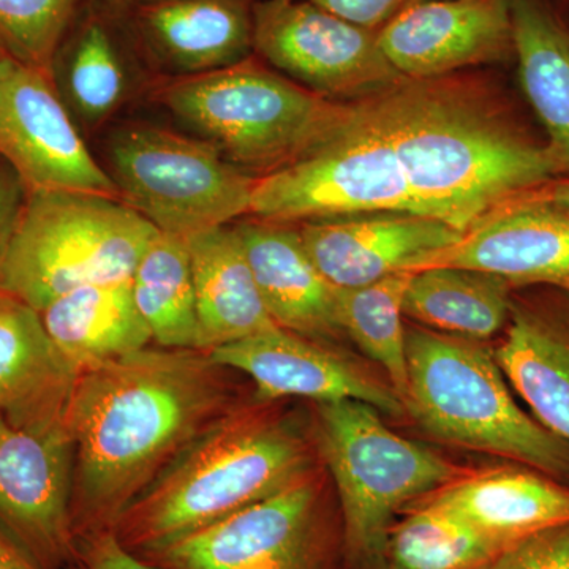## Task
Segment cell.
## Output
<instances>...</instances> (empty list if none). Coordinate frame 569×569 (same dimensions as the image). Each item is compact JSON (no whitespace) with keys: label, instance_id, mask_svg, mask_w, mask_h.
Masks as SVG:
<instances>
[{"label":"cell","instance_id":"obj_1","mask_svg":"<svg viewBox=\"0 0 569 569\" xmlns=\"http://www.w3.org/2000/svg\"><path fill=\"white\" fill-rule=\"evenodd\" d=\"M208 351L142 348L80 370L67 408L77 539L112 530L134 498L236 403Z\"/></svg>","mask_w":569,"mask_h":569},{"label":"cell","instance_id":"obj_2","mask_svg":"<svg viewBox=\"0 0 569 569\" xmlns=\"http://www.w3.org/2000/svg\"><path fill=\"white\" fill-rule=\"evenodd\" d=\"M391 146L425 216L466 233L516 194L559 178L545 141L481 88L402 78L359 99Z\"/></svg>","mask_w":569,"mask_h":569},{"label":"cell","instance_id":"obj_3","mask_svg":"<svg viewBox=\"0 0 569 569\" xmlns=\"http://www.w3.org/2000/svg\"><path fill=\"white\" fill-rule=\"evenodd\" d=\"M258 402L228 410L134 498L112 529L127 549L148 556L317 473L302 433Z\"/></svg>","mask_w":569,"mask_h":569},{"label":"cell","instance_id":"obj_4","mask_svg":"<svg viewBox=\"0 0 569 569\" xmlns=\"http://www.w3.org/2000/svg\"><path fill=\"white\" fill-rule=\"evenodd\" d=\"M403 407L438 440L535 468L569 486V443L516 402L481 340L407 329Z\"/></svg>","mask_w":569,"mask_h":569},{"label":"cell","instance_id":"obj_5","mask_svg":"<svg viewBox=\"0 0 569 569\" xmlns=\"http://www.w3.org/2000/svg\"><path fill=\"white\" fill-rule=\"evenodd\" d=\"M156 102L254 178L320 144L350 103L326 99L249 58L163 82Z\"/></svg>","mask_w":569,"mask_h":569},{"label":"cell","instance_id":"obj_6","mask_svg":"<svg viewBox=\"0 0 569 569\" xmlns=\"http://www.w3.org/2000/svg\"><path fill=\"white\" fill-rule=\"evenodd\" d=\"M159 231L121 198L31 192L0 257V291L40 313L78 288L130 280Z\"/></svg>","mask_w":569,"mask_h":569},{"label":"cell","instance_id":"obj_7","mask_svg":"<svg viewBox=\"0 0 569 569\" xmlns=\"http://www.w3.org/2000/svg\"><path fill=\"white\" fill-rule=\"evenodd\" d=\"M317 447L335 479L348 549L383 556L400 508L451 485L463 471L392 432L380 411L358 400L318 403Z\"/></svg>","mask_w":569,"mask_h":569},{"label":"cell","instance_id":"obj_8","mask_svg":"<svg viewBox=\"0 0 569 569\" xmlns=\"http://www.w3.org/2000/svg\"><path fill=\"white\" fill-rule=\"evenodd\" d=\"M104 157L121 200L163 233L189 238L250 213L257 178L203 138L126 123L108 138Z\"/></svg>","mask_w":569,"mask_h":569},{"label":"cell","instance_id":"obj_9","mask_svg":"<svg viewBox=\"0 0 569 569\" xmlns=\"http://www.w3.org/2000/svg\"><path fill=\"white\" fill-rule=\"evenodd\" d=\"M422 213L399 159L359 100L339 126L298 160L260 176L250 213L298 224L355 213Z\"/></svg>","mask_w":569,"mask_h":569},{"label":"cell","instance_id":"obj_10","mask_svg":"<svg viewBox=\"0 0 569 569\" xmlns=\"http://www.w3.org/2000/svg\"><path fill=\"white\" fill-rule=\"evenodd\" d=\"M253 50L287 78L337 102H355L402 80L378 31L307 0H261L252 11Z\"/></svg>","mask_w":569,"mask_h":569},{"label":"cell","instance_id":"obj_11","mask_svg":"<svg viewBox=\"0 0 569 569\" xmlns=\"http://www.w3.org/2000/svg\"><path fill=\"white\" fill-rule=\"evenodd\" d=\"M329 549L316 473L142 559L171 569H329Z\"/></svg>","mask_w":569,"mask_h":569},{"label":"cell","instance_id":"obj_12","mask_svg":"<svg viewBox=\"0 0 569 569\" xmlns=\"http://www.w3.org/2000/svg\"><path fill=\"white\" fill-rule=\"evenodd\" d=\"M50 74L10 56L0 58V157L29 193L69 190L121 198L82 141Z\"/></svg>","mask_w":569,"mask_h":569},{"label":"cell","instance_id":"obj_13","mask_svg":"<svg viewBox=\"0 0 569 569\" xmlns=\"http://www.w3.org/2000/svg\"><path fill=\"white\" fill-rule=\"evenodd\" d=\"M73 443L69 430L40 432L0 415V522L44 569L71 567Z\"/></svg>","mask_w":569,"mask_h":569},{"label":"cell","instance_id":"obj_14","mask_svg":"<svg viewBox=\"0 0 569 569\" xmlns=\"http://www.w3.org/2000/svg\"><path fill=\"white\" fill-rule=\"evenodd\" d=\"M381 50L402 77H448L515 58L509 0L407 3L378 29Z\"/></svg>","mask_w":569,"mask_h":569},{"label":"cell","instance_id":"obj_15","mask_svg":"<svg viewBox=\"0 0 569 569\" xmlns=\"http://www.w3.org/2000/svg\"><path fill=\"white\" fill-rule=\"evenodd\" d=\"M299 238L332 287L356 288L397 272L419 271L462 239L425 213L380 211L298 223Z\"/></svg>","mask_w":569,"mask_h":569},{"label":"cell","instance_id":"obj_16","mask_svg":"<svg viewBox=\"0 0 569 569\" xmlns=\"http://www.w3.org/2000/svg\"><path fill=\"white\" fill-rule=\"evenodd\" d=\"M432 266L488 272L516 290L539 284L569 288V212L535 187L485 213L458 244L421 269Z\"/></svg>","mask_w":569,"mask_h":569},{"label":"cell","instance_id":"obj_17","mask_svg":"<svg viewBox=\"0 0 569 569\" xmlns=\"http://www.w3.org/2000/svg\"><path fill=\"white\" fill-rule=\"evenodd\" d=\"M217 365L242 372L253 381L257 399L276 402L302 397L317 403L358 400L381 413L406 411L391 385L378 381L362 367L317 340L277 328L209 351Z\"/></svg>","mask_w":569,"mask_h":569},{"label":"cell","instance_id":"obj_18","mask_svg":"<svg viewBox=\"0 0 569 569\" xmlns=\"http://www.w3.org/2000/svg\"><path fill=\"white\" fill-rule=\"evenodd\" d=\"M527 288L493 356L533 418L569 443V288Z\"/></svg>","mask_w":569,"mask_h":569},{"label":"cell","instance_id":"obj_19","mask_svg":"<svg viewBox=\"0 0 569 569\" xmlns=\"http://www.w3.org/2000/svg\"><path fill=\"white\" fill-rule=\"evenodd\" d=\"M421 501L451 512L503 549L569 523V486L520 463L463 473Z\"/></svg>","mask_w":569,"mask_h":569},{"label":"cell","instance_id":"obj_20","mask_svg":"<svg viewBox=\"0 0 569 569\" xmlns=\"http://www.w3.org/2000/svg\"><path fill=\"white\" fill-rule=\"evenodd\" d=\"M77 376L40 313L0 291V415L24 429H67Z\"/></svg>","mask_w":569,"mask_h":569},{"label":"cell","instance_id":"obj_21","mask_svg":"<svg viewBox=\"0 0 569 569\" xmlns=\"http://www.w3.org/2000/svg\"><path fill=\"white\" fill-rule=\"evenodd\" d=\"M233 224L274 323L307 339L340 335L336 287L313 264L298 228L258 217Z\"/></svg>","mask_w":569,"mask_h":569},{"label":"cell","instance_id":"obj_22","mask_svg":"<svg viewBox=\"0 0 569 569\" xmlns=\"http://www.w3.org/2000/svg\"><path fill=\"white\" fill-rule=\"evenodd\" d=\"M201 350L277 328L234 224L189 236Z\"/></svg>","mask_w":569,"mask_h":569},{"label":"cell","instance_id":"obj_23","mask_svg":"<svg viewBox=\"0 0 569 569\" xmlns=\"http://www.w3.org/2000/svg\"><path fill=\"white\" fill-rule=\"evenodd\" d=\"M520 84L545 127L559 178H569V26L548 0H509Z\"/></svg>","mask_w":569,"mask_h":569},{"label":"cell","instance_id":"obj_24","mask_svg":"<svg viewBox=\"0 0 569 569\" xmlns=\"http://www.w3.org/2000/svg\"><path fill=\"white\" fill-rule=\"evenodd\" d=\"M140 20L160 58L187 74L234 66L253 48L252 17L241 0H153Z\"/></svg>","mask_w":569,"mask_h":569},{"label":"cell","instance_id":"obj_25","mask_svg":"<svg viewBox=\"0 0 569 569\" xmlns=\"http://www.w3.org/2000/svg\"><path fill=\"white\" fill-rule=\"evenodd\" d=\"M40 317L52 343L77 372L152 343L134 305L132 279L78 288L54 299Z\"/></svg>","mask_w":569,"mask_h":569},{"label":"cell","instance_id":"obj_26","mask_svg":"<svg viewBox=\"0 0 569 569\" xmlns=\"http://www.w3.org/2000/svg\"><path fill=\"white\" fill-rule=\"evenodd\" d=\"M515 290L488 272L432 266L411 272L403 316L432 331L488 340L507 328Z\"/></svg>","mask_w":569,"mask_h":569},{"label":"cell","instance_id":"obj_27","mask_svg":"<svg viewBox=\"0 0 569 569\" xmlns=\"http://www.w3.org/2000/svg\"><path fill=\"white\" fill-rule=\"evenodd\" d=\"M132 291L157 347L203 351L186 238L163 231L153 236L134 268Z\"/></svg>","mask_w":569,"mask_h":569},{"label":"cell","instance_id":"obj_28","mask_svg":"<svg viewBox=\"0 0 569 569\" xmlns=\"http://www.w3.org/2000/svg\"><path fill=\"white\" fill-rule=\"evenodd\" d=\"M410 276L411 272H397L362 287L336 288L340 331L385 370L402 402L407 392L403 296Z\"/></svg>","mask_w":569,"mask_h":569},{"label":"cell","instance_id":"obj_29","mask_svg":"<svg viewBox=\"0 0 569 569\" xmlns=\"http://www.w3.org/2000/svg\"><path fill=\"white\" fill-rule=\"evenodd\" d=\"M501 550L451 512L419 501L389 529L383 556L389 569H481Z\"/></svg>","mask_w":569,"mask_h":569},{"label":"cell","instance_id":"obj_30","mask_svg":"<svg viewBox=\"0 0 569 569\" xmlns=\"http://www.w3.org/2000/svg\"><path fill=\"white\" fill-rule=\"evenodd\" d=\"M66 92L78 118L89 126L107 121L121 107L126 71L102 26L89 24L77 40L67 63Z\"/></svg>","mask_w":569,"mask_h":569},{"label":"cell","instance_id":"obj_31","mask_svg":"<svg viewBox=\"0 0 569 569\" xmlns=\"http://www.w3.org/2000/svg\"><path fill=\"white\" fill-rule=\"evenodd\" d=\"M78 0H0V50L51 73Z\"/></svg>","mask_w":569,"mask_h":569},{"label":"cell","instance_id":"obj_32","mask_svg":"<svg viewBox=\"0 0 569 569\" xmlns=\"http://www.w3.org/2000/svg\"><path fill=\"white\" fill-rule=\"evenodd\" d=\"M481 569H569V523L516 542Z\"/></svg>","mask_w":569,"mask_h":569},{"label":"cell","instance_id":"obj_33","mask_svg":"<svg viewBox=\"0 0 569 569\" xmlns=\"http://www.w3.org/2000/svg\"><path fill=\"white\" fill-rule=\"evenodd\" d=\"M73 569H171L142 559L119 541L112 530L96 531L77 539Z\"/></svg>","mask_w":569,"mask_h":569},{"label":"cell","instance_id":"obj_34","mask_svg":"<svg viewBox=\"0 0 569 569\" xmlns=\"http://www.w3.org/2000/svg\"><path fill=\"white\" fill-rule=\"evenodd\" d=\"M336 17L378 31L406 6L407 0H307Z\"/></svg>","mask_w":569,"mask_h":569},{"label":"cell","instance_id":"obj_35","mask_svg":"<svg viewBox=\"0 0 569 569\" xmlns=\"http://www.w3.org/2000/svg\"><path fill=\"white\" fill-rule=\"evenodd\" d=\"M29 190L13 167L0 157V257L20 223Z\"/></svg>","mask_w":569,"mask_h":569},{"label":"cell","instance_id":"obj_36","mask_svg":"<svg viewBox=\"0 0 569 569\" xmlns=\"http://www.w3.org/2000/svg\"><path fill=\"white\" fill-rule=\"evenodd\" d=\"M0 569H44L31 553L14 541L6 531L0 530Z\"/></svg>","mask_w":569,"mask_h":569},{"label":"cell","instance_id":"obj_37","mask_svg":"<svg viewBox=\"0 0 569 569\" xmlns=\"http://www.w3.org/2000/svg\"><path fill=\"white\" fill-rule=\"evenodd\" d=\"M538 189L550 203L569 212V178L552 179V181L539 186Z\"/></svg>","mask_w":569,"mask_h":569},{"label":"cell","instance_id":"obj_38","mask_svg":"<svg viewBox=\"0 0 569 569\" xmlns=\"http://www.w3.org/2000/svg\"><path fill=\"white\" fill-rule=\"evenodd\" d=\"M415 2H426V0H407L406 6H407V3H415Z\"/></svg>","mask_w":569,"mask_h":569},{"label":"cell","instance_id":"obj_39","mask_svg":"<svg viewBox=\"0 0 569 569\" xmlns=\"http://www.w3.org/2000/svg\"><path fill=\"white\" fill-rule=\"evenodd\" d=\"M6 54V52H3L2 50H0V58H2V56Z\"/></svg>","mask_w":569,"mask_h":569}]
</instances>
